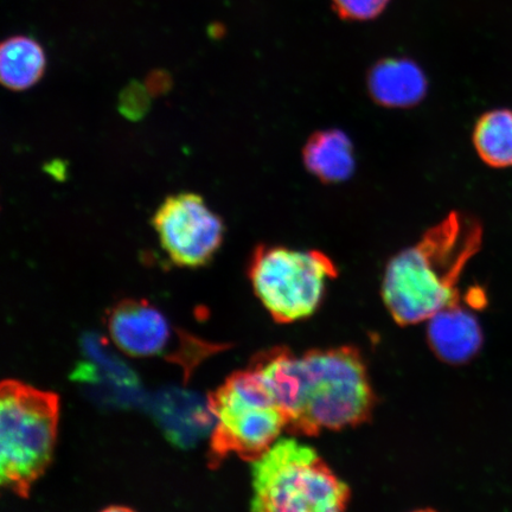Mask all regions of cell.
I'll list each match as a JSON object with an SVG mask.
<instances>
[{
    "label": "cell",
    "mask_w": 512,
    "mask_h": 512,
    "mask_svg": "<svg viewBox=\"0 0 512 512\" xmlns=\"http://www.w3.org/2000/svg\"><path fill=\"white\" fill-rule=\"evenodd\" d=\"M286 416L292 433L317 435L363 424L374 408L366 364L351 347L262 354L252 367Z\"/></svg>",
    "instance_id": "obj_1"
},
{
    "label": "cell",
    "mask_w": 512,
    "mask_h": 512,
    "mask_svg": "<svg viewBox=\"0 0 512 512\" xmlns=\"http://www.w3.org/2000/svg\"><path fill=\"white\" fill-rule=\"evenodd\" d=\"M483 228L473 217L453 211L388 262L382 299L400 325L428 322L460 302L459 280L482 246Z\"/></svg>",
    "instance_id": "obj_2"
},
{
    "label": "cell",
    "mask_w": 512,
    "mask_h": 512,
    "mask_svg": "<svg viewBox=\"0 0 512 512\" xmlns=\"http://www.w3.org/2000/svg\"><path fill=\"white\" fill-rule=\"evenodd\" d=\"M252 512H345L348 485L312 447L280 439L252 463Z\"/></svg>",
    "instance_id": "obj_3"
},
{
    "label": "cell",
    "mask_w": 512,
    "mask_h": 512,
    "mask_svg": "<svg viewBox=\"0 0 512 512\" xmlns=\"http://www.w3.org/2000/svg\"><path fill=\"white\" fill-rule=\"evenodd\" d=\"M59 396L9 380L0 388V477L27 497L53 458L59 426Z\"/></svg>",
    "instance_id": "obj_4"
},
{
    "label": "cell",
    "mask_w": 512,
    "mask_h": 512,
    "mask_svg": "<svg viewBox=\"0 0 512 512\" xmlns=\"http://www.w3.org/2000/svg\"><path fill=\"white\" fill-rule=\"evenodd\" d=\"M209 412L215 420L210 439V465L228 456L255 462L277 443L287 419L251 368L229 377L209 396Z\"/></svg>",
    "instance_id": "obj_5"
},
{
    "label": "cell",
    "mask_w": 512,
    "mask_h": 512,
    "mask_svg": "<svg viewBox=\"0 0 512 512\" xmlns=\"http://www.w3.org/2000/svg\"><path fill=\"white\" fill-rule=\"evenodd\" d=\"M247 275L256 298L278 323H294L315 313L338 268L323 252L259 245L249 256Z\"/></svg>",
    "instance_id": "obj_6"
},
{
    "label": "cell",
    "mask_w": 512,
    "mask_h": 512,
    "mask_svg": "<svg viewBox=\"0 0 512 512\" xmlns=\"http://www.w3.org/2000/svg\"><path fill=\"white\" fill-rule=\"evenodd\" d=\"M151 223L171 264L188 270L208 266L226 234L222 217L196 192H177L164 198Z\"/></svg>",
    "instance_id": "obj_7"
},
{
    "label": "cell",
    "mask_w": 512,
    "mask_h": 512,
    "mask_svg": "<svg viewBox=\"0 0 512 512\" xmlns=\"http://www.w3.org/2000/svg\"><path fill=\"white\" fill-rule=\"evenodd\" d=\"M112 341L126 355L139 358L164 355L171 341V326L162 311L145 299L120 300L107 312Z\"/></svg>",
    "instance_id": "obj_8"
},
{
    "label": "cell",
    "mask_w": 512,
    "mask_h": 512,
    "mask_svg": "<svg viewBox=\"0 0 512 512\" xmlns=\"http://www.w3.org/2000/svg\"><path fill=\"white\" fill-rule=\"evenodd\" d=\"M427 337L435 354L453 364L470 361L483 344L478 319L460 302L428 320Z\"/></svg>",
    "instance_id": "obj_9"
},
{
    "label": "cell",
    "mask_w": 512,
    "mask_h": 512,
    "mask_svg": "<svg viewBox=\"0 0 512 512\" xmlns=\"http://www.w3.org/2000/svg\"><path fill=\"white\" fill-rule=\"evenodd\" d=\"M368 89L376 104L409 108L424 100L428 81L424 70L414 61L406 57H389L370 69Z\"/></svg>",
    "instance_id": "obj_10"
},
{
    "label": "cell",
    "mask_w": 512,
    "mask_h": 512,
    "mask_svg": "<svg viewBox=\"0 0 512 512\" xmlns=\"http://www.w3.org/2000/svg\"><path fill=\"white\" fill-rule=\"evenodd\" d=\"M305 168L323 183L348 181L354 174V145L342 131L323 130L307 139L303 150Z\"/></svg>",
    "instance_id": "obj_11"
},
{
    "label": "cell",
    "mask_w": 512,
    "mask_h": 512,
    "mask_svg": "<svg viewBox=\"0 0 512 512\" xmlns=\"http://www.w3.org/2000/svg\"><path fill=\"white\" fill-rule=\"evenodd\" d=\"M47 69V55L35 38L9 37L0 47V81L12 92H24L37 85Z\"/></svg>",
    "instance_id": "obj_12"
},
{
    "label": "cell",
    "mask_w": 512,
    "mask_h": 512,
    "mask_svg": "<svg viewBox=\"0 0 512 512\" xmlns=\"http://www.w3.org/2000/svg\"><path fill=\"white\" fill-rule=\"evenodd\" d=\"M473 145L480 159L494 169L512 168V110L486 112L473 130Z\"/></svg>",
    "instance_id": "obj_13"
},
{
    "label": "cell",
    "mask_w": 512,
    "mask_h": 512,
    "mask_svg": "<svg viewBox=\"0 0 512 512\" xmlns=\"http://www.w3.org/2000/svg\"><path fill=\"white\" fill-rule=\"evenodd\" d=\"M390 0H331L336 14L350 22H367L382 15Z\"/></svg>",
    "instance_id": "obj_14"
},
{
    "label": "cell",
    "mask_w": 512,
    "mask_h": 512,
    "mask_svg": "<svg viewBox=\"0 0 512 512\" xmlns=\"http://www.w3.org/2000/svg\"><path fill=\"white\" fill-rule=\"evenodd\" d=\"M149 91L137 82L127 86L120 96L121 112L128 117L134 118L136 115H142L149 107Z\"/></svg>",
    "instance_id": "obj_15"
},
{
    "label": "cell",
    "mask_w": 512,
    "mask_h": 512,
    "mask_svg": "<svg viewBox=\"0 0 512 512\" xmlns=\"http://www.w3.org/2000/svg\"><path fill=\"white\" fill-rule=\"evenodd\" d=\"M170 86V78L169 75H166L162 70H158V72H153L149 78V82H147V91L151 94L152 92L162 93L165 89H168Z\"/></svg>",
    "instance_id": "obj_16"
},
{
    "label": "cell",
    "mask_w": 512,
    "mask_h": 512,
    "mask_svg": "<svg viewBox=\"0 0 512 512\" xmlns=\"http://www.w3.org/2000/svg\"><path fill=\"white\" fill-rule=\"evenodd\" d=\"M101 512H134L131 509L125 507H110Z\"/></svg>",
    "instance_id": "obj_17"
},
{
    "label": "cell",
    "mask_w": 512,
    "mask_h": 512,
    "mask_svg": "<svg viewBox=\"0 0 512 512\" xmlns=\"http://www.w3.org/2000/svg\"><path fill=\"white\" fill-rule=\"evenodd\" d=\"M413 512H437V511H434L431 509H424V510H418V511H413Z\"/></svg>",
    "instance_id": "obj_18"
}]
</instances>
